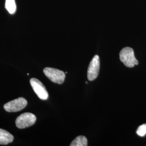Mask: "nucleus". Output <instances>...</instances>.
<instances>
[{
	"label": "nucleus",
	"mask_w": 146,
	"mask_h": 146,
	"mask_svg": "<svg viewBox=\"0 0 146 146\" xmlns=\"http://www.w3.org/2000/svg\"><path fill=\"white\" fill-rule=\"evenodd\" d=\"M100 68V61L99 56L98 55H96L91 60L88 68L87 77L89 81H93L98 78Z\"/></svg>",
	"instance_id": "6"
},
{
	"label": "nucleus",
	"mask_w": 146,
	"mask_h": 146,
	"mask_svg": "<svg viewBox=\"0 0 146 146\" xmlns=\"http://www.w3.org/2000/svg\"><path fill=\"white\" fill-rule=\"evenodd\" d=\"M30 84L34 92L40 99L46 100L48 99L49 95L47 89L40 80L36 78H31Z\"/></svg>",
	"instance_id": "5"
},
{
	"label": "nucleus",
	"mask_w": 146,
	"mask_h": 146,
	"mask_svg": "<svg viewBox=\"0 0 146 146\" xmlns=\"http://www.w3.org/2000/svg\"><path fill=\"white\" fill-rule=\"evenodd\" d=\"M136 133L138 135L144 136L146 134V124L142 125L139 127L136 131Z\"/></svg>",
	"instance_id": "10"
},
{
	"label": "nucleus",
	"mask_w": 146,
	"mask_h": 146,
	"mask_svg": "<svg viewBox=\"0 0 146 146\" xmlns=\"http://www.w3.org/2000/svg\"><path fill=\"white\" fill-rule=\"evenodd\" d=\"M14 140V136L8 131L0 129V145H6Z\"/></svg>",
	"instance_id": "7"
},
{
	"label": "nucleus",
	"mask_w": 146,
	"mask_h": 146,
	"mask_svg": "<svg viewBox=\"0 0 146 146\" xmlns=\"http://www.w3.org/2000/svg\"><path fill=\"white\" fill-rule=\"evenodd\" d=\"M27 105V101L24 98H19L5 104L3 108L8 112H17L23 110Z\"/></svg>",
	"instance_id": "4"
},
{
	"label": "nucleus",
	"mask_w": 146,
	"mask_h": 146,
	"mask_svg": "<svg viewBox=\"0 0 146 146\" xmlns=\"http://www.w3.org/2000/svg\"><path fill=\"white\" fill-rule=\"evenodd\" d=\"M120 59L126 67L132 68L139 64L133 49L130 47L123 48L120 52Z\"/></svg>",
	"instance_id": "1"
},
{
	"label": "nucleus",
	"mask_w": 146,
	"mask_h": 146,
	"mask_svg": "<svg viewBox=\"0 0 146 146\" xmlns=\"http://www.w3.org/2000/svg\"><path fill=\"white\" fill-rule=\"evenodd\" d=\"M36 120V116L31 113H23L16 119V125L20 129H23L34 125Z\"/></svg>",
	"instance_id": "3"
},
{
	"label": "nucleus",
	"mask_w": 146,
	"mask_h": 146,
	"mask_svg": "<svg viewBox=\"0 0 146 146\" xmlns=\"http://www.w3.org/2000/svg\"><path fill=\"white\" fill-rule=\"evenodd\" d=\"M5 8L11 14H14L16 11V5L15 0H5Z\"/></svg>",
	"instance_id": "9"
},
{
	"label": "nucleus",
	"mask_w": 146,
	"mask_h": 146,
	"mask_svg": "<svg viewBox=\"0 0 146 146\" xmlns=\"http://www.w3.org/2000/svg\"><path fill=\"white\" fill-rule=\"evenodd\" d=\"M70 146H88V140L84 136H78L73 140Z\"/></svg>",
	"instance_id": "8"
},
{
	"label": "nucleus",
	"mask_w": 146,
	"mask_h": 146,
	"mask_svg": "<svg viewBox=\"0 0 146 146\" xmlns=\"http://www.w3.org/2000/svg\"><path fill=\"white\" fill-rule=\"evenodd\" d=\"M44 75L52 82L62 84L66 78V73L55 68L46 67L43 69Z\"/></svg>",
	"instance_id": "2"
}]
</instances>
